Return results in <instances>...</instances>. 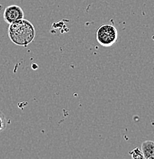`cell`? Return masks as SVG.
I'll use <instances>...</instances> for the list:
<instances>
[{
	"instance_id": "cell-1",
	"label": "cell",
	"mask_w": 154,
	"mask_h": 159,
	"mask_svg": "<svg viewBox=\"0 0 154 159\" xmlns=\"http://www.w3.org/2000/svg\"><path fill=\"white\" fill-rule=\"evenodd\" d=\"M36 31L31 21L20 19L9 24L8 34L9 39L15 44L19 46H27L34 41Z\"/></svg>"
},
{
	"instance_id": "cell-2",
	"label": "cell",
	"mask_w": 154,
	"mask_h": 159,
	"mask_svg": "<svg viewBox=\"0 0 154 159\" xmlns=\"http://www.w3.org/2000/svg\"><path fill=\"white\" fill-rule=\"evenodd\" d=\"M118 38L117 30L110 23L102 24L96 31V39L104 47H110L117 41Z\"/></svg>"
},
{
	"instance_id": "cell-3",
	"label": "cell",
	"mask_w": 154,
	"mask_h": 159,
	"mask_svg": "<svg viewBox=\"0 0 154 159\" xmlns=\"http://www.w3.org/2000/svg\"><path fill=\"white\" fill-rule=\"evenodd\" d=\"M24 18V11L20 6L16 5H12L8 6L3 12V19L8 24H12L18 20L22 19Z\"/></svg>"
},
{
	"instance_id": "cell-4",
	"label": "cell",
	"mask_w": 154,
	"mask_h": 159,
	"mask_svg": "<svg viewBox=\"0 0 154 159\" xmlns=\"http://www.w3.org/2000/svg\"><path fill=\"white\" fill-rule=\"evenodd\" d=\"M141 152L143 158L151 159L154 155V142L150 140L143 142L141 145Z\"/></svg>"
},
{
	"instance_id": "cell-5",
	"label": "cell",
	"mask_w": 154,
	"mask_h": 159,
	"mask_svg": "<svg viewBox=\"0 0 154 159\" xmlns=\"http://www.w3.org/2000/svg\"><path fill=\"white\" fill-rule=\"evenodd\" d=\"M7 125V119L2 112L0 111V132L5 130Z\"/></svg>"
},
{
	"instance_id": "cell-6",
	"label": "cell",
	"mask_w": 154,
	"mask_h": 159,
	"mask_svg": "<svg viewBox=\"0 0 154 159\" xmlns=\"http://www.w3.org/2000/svg\"><path fill=\"white\" fill-rule=\"evenodd\" d=\"M130 154L131 155L132 158L134 159H137V158H143V153H142L141 151L140 150L139 148H135L133 149L132 152H130Z\"/></svg>"
},
{
	"instance_id": "cell-7",
	"label": "cell",
	"mask_w": 154,
	"mask_h": 159,
	"mask_svg": "<svg viewBox=\"0 0 154 159\" xmlns=\"http://www.w3.org/2000/svg\"><path fill=\"white\" fill-rule=\"evenodd\" d=\"M151 159H154V155H153V157H152V158H151Z\"/></svg>"
}]
</instances>
